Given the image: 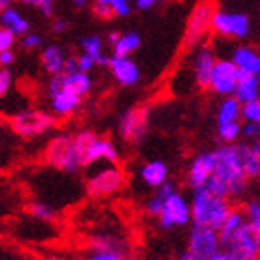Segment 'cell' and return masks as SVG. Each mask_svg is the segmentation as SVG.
Masks as SVG:
<instances>
[{"label":"cell","instance_id":"6da1fadb","mask_svg":"<svg viewBox=\"0 0 260 260\" xmlns=\"http://www.w3.org/2000/svg\"><path fill=\"white\" fill-rule=\"evenodd\" d=\"M214 171L206 180L205 188L214 195L236 199L247 191L251 180L245 177L242 160H240L238 141L236 143H223L214 149Z\"/></svg>","mask_w":260,"mask_h":260},{"label":"cell","instance_id":"7a4b0ae2","mask_svg":"<svg viewBox=\"0 0 260 260\" xmlns=\"http://www.w3.org/2000/svg\"><path fill=\"white\" fill-rule=\"evenodd\" d=\"M231 210H233V205L227 197L214 195L206 188L193 190V195L190 199L191 223L193 225H203V227H210L217 231Z\"/></svg>","mask_w":260,"mask_h":260},{"label":"cell","instance_id":"3957f363","mask_svg":"<svg viewBox=\"0 0 260 260\" xmlns=\"http://www.w3.org/2000/svg\"><path fill=\"white\" fill-rule=\"evenodd\" d=\"M75 149L80 158V166H95L99 162H119V149L110 138L95 134L93 130H80L73 136Z\"/></svg>","mask_w":260,"mask_h":260},{"label":"cell","instance_id":"277c9868","mask_svg":"<svg viewBox=\"0 0 260 260\" xmlns=\"http://www.w3.org/2000/svg\"><path fill=\"white\" fill-rule=\"evenodd\" d=\"M125 171L117 164L104 162V166L89 173L86 180V191L93 199H108L125 188Z\"/></svg>","mask_w":260,"mask_h":260},{"label":"cell","instance_id":"5b68a950","mask_svg":"<svg viewBox=\"0 0 260 260\" xmlns=\"http://www.w3.org/2000/svg\"><path fill=\"white\" fill-rule=\"evenodd\" d=\"M47 93H49L50 114L54 115L56 119L71 117L82 106V97L71 89L63 73L50 76L49 84H47Z\"/></svg>","mask_w":260,"mask_h":260},{"label":"cell","instance_id":"8992f818","mask_svg":"<svg viewBox=\"0 0 260 260\" xmlns=\"http://www.w3.org/2000/svg\"><path fill=\"white\" fill-rule=\"evenodd\" d=\"M45 162L58 171H63V173H76L82 166L78 152L75 149L73 136L60 134L52 138L45 149Z\"/></svg>","mask_w":260,"mask_h":260},{"label":"cell","instance_id":"52a82bcc","mask_svg":"<svg viewBox=\"0 0 260 260\" xmlns=\"http://www.w3.org/2000/svg\"><path fill=\"white\" fill-rule=\"evenodd\" d=\"M11 128L15 134H19L21 138L32 140V138H39V136L47 134L49 130H52L56 126V117L45 110L38 108H26L17 112L11 117Z\"/></svg>","mask_w":260,"mask_h":260},{"label":"cell","instance_id":"ba28073f","mask_svg":"<svg viewBox=\"0 0 260 260\" xmlns=\"http://www.w3.org/2000/svg\"><path fill=\"white\" fill-rule=\"evenodd\" d=\"M156 217H158V225H160L162 231H173V229H180L190 225L191 223L190 199L184 193L177 191V188H175L166 197Z\"/></svg>","mask_w":260,"mask_h":260},{"label":"cell","instance_id":"9c48e42d","mask_svg":"<svg viewBox=\"0 0 260 260\" xmlns=\"http://www.w3.org/2000/svg\"><path fill=\"white\" fill-rule=\"evenodd\" d=\"M212 15H214V6L208 0H203L191 10L188 22H186L184 39H182V49L193 50L197 45L203 43V39L208 36L212 28Z\"/></svg>","mask_w":260,"mask_h":260},{"label":"cell","instance_id":"30bf717a","mask_svg":"<svg viewBox=\"0 0 260 260\" xmlns=\"http://www.w3.org/2000/svg\"><path fill=\"white\" fill-rule=\"evenodd\" d=\"M234 260H258L260 255V229L245 221L231 238L221 245Z\"/></svg>","mask_w":260,"mask_h":260},{"label":"cell","instance_id":"8fae6325","mask_svg":"<svg viewBox=\"0 0 260 260\" xmlns=\"http://www.w3.org/2000/svg\"><path fill=\"white\" fill-rule=\"evenodd\" d=\"M210 28L223 38L245 39L251 34V19L240 11L214 10Z\"/></svg>","mask_w":260,"mask_h":260},{"label":"cell","instance_id":"7c38bea8","mask_svg":"<svg viewBox=\"0 0 260 260\" xmlns=\"http://www.w3.org/2000/svg\"><path fill=\"white\" fill-rule=\"evenodd\" d=\"M149 108L136 106L126 110L119 119V136L126 143H140L149 130Z\"/></svg>","mask_w":260,"mask_h":260},{"label":"cell","instance_id":"4fadbf2b","mask_svg":"<svg viewBox=\"0 0 260 260\" xmlns=\"http://www.w3.org/2000/svg\"><path fill=\"white\" fill-rule=\"evenodd\" d=\"M221 249V242L217 236L216 229L193 225L188 236V253L193 255L197 260H206L212 253Z\"/></svg>","mask_w":260,"mask_h":260},{"label":"cell","instance_id":"5bb4252c","mask_svg":"<svg viewBox=\"0 0 260 260\" xmlns=\"http://www.w3.org/2000/svg\"><path fill=\"white\" fill-rule=\"evenodd\" d=\"M238 78H240V71L233 61L216 60L206 89H212V93H216L219 97H227V95H233Z\"/></svg>","mask_w":260,"mask_h":260},{"label":"cell","instance_id":"9a60e30c","mask_svg":"<svg viewBox=\"0 0 260 260\" xmlns=\"http://www.w3.org/2000/svg\"><path fill=\"white\" fill-rule=\"evenodd\" d=\"M216 52L210 45H197L193 52V60H191V71H193V80L195 84L203 89L208 87L210 80V73L216 63Z\"/></svg>","mask_w":260,"mask_h":260},{"label":"cell","instance_id":"2e32d148","mask_svg":"<svg viewBox=\"0 0 260 260\" xmlns=\"http://www.w3.org/2000/svg\"><path fill=\"white\" fill-rule=\"evenodd\" d=\"M214 151H205L199 152L197 156H193V160L190 162L188 168V175H186V182L191 190L197 188H205L206 180L210 179L212 171H214Z\"/></svg>","mask_w":260,"mask_h":260},{"label":"cell","instance_id":"e0dca14e","mask_svg":"<svg viewBox=\"0 0 260 260\" xmlns=\"http://www.w3.org/2000/svg\"><path fill=\"white\" fill-rule=\"evenodd\" d=\"M108 67L117 84L123 87H132L141 80V71L130 56H110Z\"/></svg>","mask_w":260,"mask_h":260},{"label":"cell","instance_id":"ac0fdd59","mask_svg":"<svg viewBox=\"0 0 260 260\" xmlns=\"http://www.w3.org/2000/svg\"><path fill=\"white\" fill-rule=\"evenodd\" d=\"M140 180L147 188H158L169 180V168L164 160H149L140 168Z\"/></svg>","mask_w":260,"mask_h":260},{"label":"cell","instance_id":"d6986e66","mask_svg":"<svg viewBox=\"0 0 260 260\" xmlns=\"http://www.w3.org/2000/svg\"><path fill=\"white\" fill-rule=\"evenodd\" d=\"M240 160L244 168L245 177L249 180H255L260 177V145L256 141H247V143H238Z\"/></svg>","mask_w":260,"mask_h":260},{"label":"cell","instance_id":"ffe728a7","mask_svg":"<svg viewBox=\"0 0 260 260\" xmlns=\"http://www.w3.org/2000/svg\"><path fill=\"white\" fill-rule=\"evenodd\" d=\"M231 61L244 75H258L260 73V56L249 45H240V47H236L233 50Z\"/></svg>","mask_w":260,"mask_h":260},{"label":"cell","instance_id":"44dd1931","mask_svg":"<svg viewBox=\"0 0 260 260\" xmlns=\"http://www.w3.org/2000/svg\"><path fill=\"white\" fill-rule=\"evenodd\" d=\"M233 95L238 99L240 103H249V101H256L260 97V78L258 75H244L240 73V78L236 82Z\"/></svg>","mask_w":260,"mask_h":260},{"label":"cell","instance_id":"7402d4cb","mask_svg":"<svg viewBox=\"0 0 260 260\" xmlns=\"http://www.w3.org/2000/svg\"><path fill=\"white\" fill-rule=\"evenodd\" d=\"M110 43H112V49H114L115 56H130L132 52L140 49L141 38L138 32H114L110 36Z\"/></svg>","mask_w":260,"mask_h":260},{"label":"cell","instance_id":"603a6c76","mask_svg":"<svg viewBox=\"0 0 260 260\" xmlns=\"http://www.w3.org/2000/svg\"><path fill=\"white\" fill-rule=\"evenodd\" d=\"M0 26L8 28L15 36H22V34H26L30 30V21L17 8L10 6V8L0 11Z\"/></svg>","mask_w":260,"mask_h":260},{"label":"cell","instance_id":"cb8c5ba5","mask_svg":"<svg viewBox=\"0 0 260 260\" xmlns=\"http://www.w3.org/2000/svg\"><path fill=\"white\" fill-rule=\"evenodd\" d=\"M65 60H67V54H65L63 49L58 47V45H49V47H45L43 52H41V65H43V69L47 71L50 76L63 73Z\"/></svg>","mask_w":260,"mask_h":260},{"label":"cell","instance_id":"d4e9b609","mask_svg":"<svg viewBox=\"0 0 260 260\" xmlns=\"http://www.w3.org/2000/svg\"><path fill=\"white\" fill-rule=\"evenodd\" d=\"M82 52H86L87 56H91L97 65H108V56L104 54V39L97 34L86 36L80 39Z\"/></svg>","mask_w":260,"mask_h":260},{"label":"cell","instance_id":"484cf974","mask_svg":"<svg viewBox=\"0 0 260 260\" xmlns=\"http://www.w3.org/2000/svg\"><path fill=\"white\" fill-rule=\"evenodd\" d=\"M244 223H245V216H244V212H242V208H234L233 206V210L229 212V216L225 217V221L221 223V227L217 229V236H219L221 245L225 244Z\"/></svg>","mask_w":260,"mask_h":260},{"label":"cell","instance_id":"4316f807","mask_svg":"<svg viewBox=\"0 0 260 260\" xmlns=\"http://www.w3.org/2000/svg\"><path fill=\"white\" fill-rule=\"evenodd\" d=\"M240 110L242 103L234 95H227L221 99V103L217 106V125L219 123H231V121H240Z\"/></svg>","mask_w":260,"mask_h":260},{"label":"cell","instance_id":"83f0119b","mask_svg":"<svg viewBox=\"0 0 260 260\" xmlns=\"http://www.w3.org/2000/svg\"><path fill=\"white\" fill-rule=\"evenodd\" d=\"M173 190H175V184L171 182V180H168V182H164L162 186L154 188V193H152L145 203L147 214H149L151 217H156L158 212H160V208H162V205H164V201H166V197H168Z\"/></svg>","mask_w":260,"mask_h":260},{"label":"cell","instance_id":"f1b7e54d","mask_svg":"<svg viewBox=\"0 0 260 260\" xmlns=\"http://www.w3.org/2000/svg\"><path fill=\"white\" fill-rule=\"evenodd\" d=\"M89 249H112L128 255V245H126V242L114 236V234H99V236H93L89 240Z\"/></svg>","mask_w":260,"mask_h":260},{"label":"cell","instance_id":"f546056e","mask_svg":"<svg viewBox=\"0 0 260 260\" xmlns=\"http://www.w3.org/2000/svg\"><path fill=\"white\" fill-rule=\"evenodd\" d=\"M63 76H65V80H67V84L71 86V89L78 93L82 99L89 95V91H91V87H93L89 73L75 71V73H63Z\"/></svg>","mask_w":260,"mask_h":260},{"label":"cell","instance_id":"4dcf8cb0","mask_svg":"<svg viewBox=\"0 0 260 260\" xmlns=\"http://www.w3.org/2000/svg\"><path fill=\"white\" fill-rule=\"evenodd\" d=\"M26 210H28V214H30L34 219H38V221L50 223L56 219L54 206L49 205V203H43V201H32V203L28 205Z\"/></svg>","mask_w":260,"mask_h":260},{"label":"cell","instance_id":"1f68e13d","mask_svg":"<svg viewBox=\"0 0 260 260\" xmlns=\"http://www.w3.org/2000/svg\"><path fill=\"white\" fill-rule=\"evenodd\" d=\"M240 121H231V123H219L217 125V138L221 143H236L240 140Z\"/></svg>","mask_w":260,"mask_h":260},{"label":"cell","instance_id":"d6a6232c","mask_svg":"<svg viewBox=\"0 0 260 260\" xmlns=\"http://www.w3.org/2000/svg\"><path fill=\"white\" fill-rule=\"evenodd\" d=\"M80 260H128V255L112 249H91L87 255L82 256Z\"/></svg>","mask_w":260,"mask_h":260},{"label":"cell","instance_id":"836d02e7","mask_svg":"<svg viewBox=\"0 0 260 260\" xmlns=\"http://www.w3.org/2000/svg\"><path fill=\"white\" fill-rule=\"evenodd\" d=\"M95 2L108 6L114 17H128L132 13V0H95Z\"/></svg>","mask_w":260,"mask_h":260},{"label":"cell","instance_id":"e575fe53","mask_svg":"<svg viewBox=\"0 0 260 260\" xmlns=\"http://www.w3.org/2000/svg\"><path fill=\"white\" fill-rule=\"evenodd\" d=\"M242 212H244V216H245V221L249 223V225H253V227L260 229V203H258V199L247 201V203L244 205V208H242Z\"/></svg>","mask_w":260,"mask_h":260},{"label":"cell","instance_id":"d590c367","mask_svg":"<svg viewBox=\"0 0 260 260\" xmlns=\"http://www.w3.org/2000/svg\"><path fill=\"white\" fill-rule=\"evenodd\" d=\"M240 119L249 121V123H260V101H249L242 104L240 110Z\"/></svg>","mask_w":260,"mask_h":260},{"label":"cell","instance_id":"8d00e7d4","mask_svg":"<svg viewBox=\"0 0 260 260\" xmlns=\"http://www.w3.org/2000/svg\"><path fill=\"white\" fill-rule=\"evenodd\" d=\"M21 45H22V49H26V50L41 49V47H43V38H41V34H36L28 30L26 34L21 36Z\"/></svg>","mask_w":260,"mask_h":260},{"label":"cell","instance_id":"74e56055","mask_svg":"<svg viewBox=\"0 0 260 260\" xmlns=\"http://www.w3.org/2000/svg\"><path fill=\"white\" fill-rule=\"evenodd\" d=\"M22 2L24 6H32L36 10H39L43 15L50 17L54 13V6H56V0H19Z\"/></svg>","mask_w":260,"mask_h":260},{"label":"cell","instance_id":"f35d334b","mask_svg":"<svg viewBox=\"0 0 260 260\" xmlns=\"http://www.w3.org/2000/svg\"><path fill=\"white\" fill-rule=\"evenodd\" d=\"M13 86V75L8 67H0V99H4Z\"/></svg>","mask_w":260,"mask_h":260},{"label":"cell","instance_id":"ab89813d","mask_svg":"<svg viewBox=\"0 0 260 260\" xmlns=\"http://www.w3.org/2000/svg\"><path fill=\"white\" fill-rule=\"evenodd\" d=\"M240 136H244L247 141H256L260 136V123H249L245 121L242 128H240Z\"/></svg>","mask_w":260,"mask_h":260},{"label":"cell","instance_id":"60d3db41","mask_svg":"<svg viewBox=\"0 0 260 260\" xmlns=\"http://www.w3.org/2000/svg\"><path fill=\"white\" fill-rule=\"evenodd\" d=\"M15 39H17L15 34H11L8 28L0 26V52L13 49V45H15Z\"/></svg>","mask_w":260,"mask_h":260},{"label":"cell","instance_id":"b9f144b4","mask_svg":"<svg viewBox=\"0 0 260 260\" xmlns=\"http://www.w3.org/2000/svg\"><path fill=\"white\" fill-rule=\"evenodd\" d=\"M76 63H78V71H82V73H89V71H93V67L97 65L91 56H87L86 52H82V54L76 56Z\"/></svg>","mask_w":260,"mask_h":260},{"label":"cell","instance_id":"7bdbcfd3","mask_svg":"<svg viewBox=\"0 0 260 260\" xmlns=\"http://www.w3.org/2000/svg\"><path fill=\"white\" fill-rule=\"evenodd\" d=\"M91 11H93V15L99 17V19H103V21H106V19H112V17H114V13L110 11L108 6L99 4V2H95V4H93Z\"/></svg>","mask_w":260,"mask_h":260},{"label":"cell","instance_id":"ee69618b","mask_svg":"<svg viewBox=\"0 0 260 260\" xmlns=\"http://www.w3.org/2000/svg\"><path fill=\"white\" fill-rule=\"evenodd\" d=\"M160 2H164V0H132V6H136L138 10H152L154 6H158Z\"/></svg>","mask_w":260,"mask_h":260},{"label":"cell","instance_id":"f6af8a7d","mask_svg":"<svg viewBox=\"0 0 260 260\" xmlns=\"http://www.w3.org/2000/svg\"><path fill=\"white\" fill-rule=\"evenodd\" d=\"M13 61H15V52H13V49L0 52V67H10V65H13Z\"/></svg>","mask_w":260,"mask_h":260},{"label":"cell","instance_id":"bcb514c9","mask_svg":"<svg viewBox=\"0 0 260 260\" xmlns=\"http://www.w3.org/2000/svg\"><path fill=\"white\" fill-rule=\"evenodd\" d=\"M206 260H234V258L229 255L227 249H223V247H221V249H217L216 253H212V255L208 256Z\"/></svg>","mask_w":260,"mask_h":260},{"label":"cell","instance_id":"7dc6e473","mask_svg":"<svg viewBox=\"0 0 260 260\" xmlns=\"http://www.w3.org/2000/svg\"><path fill=\"white\" fill-rule=\"evenodd\" d=\"M67 28H69V24H67V21H63V19H56V21L52 22V32L54 34H63Z\"/></svg>","mask_w":260,"mask_h":260},{"label":"cell","instance_id":"c3c4849f","mask_svg":"<svg viewBox=\"0 0 260 260\" xmlns=\"http://www.w3.org/2000/svg\"><path fill=\"white\" fill-rule=\"evenodd\" d=\"M71 2L75 4V8H86L89 4V0H71Z\"/></svg>","mask_w":260,"mask_h":260},{"label":"cell","instance_id":"681fc988","mask_svg":"<svg viewBox=\"0 0 260 260\" xmlns=\"http://www.w3.org/2000/svg\"><path fill=\"white\" fill-rule=\"evenodd\" d=\"M13 2H15V0H0V11L6 10V8H10V6H13Z\"/></svg>","mask_w":260,"mask_h":260},{"label":"cell","instance_id":"f907efd6","mask_svg":"<svg viewBox=\"0 0 260 260\" xmlns=\"http://www.w3.org/2000/svg\"><path fill=\"white\" fill-rule=\"evenodd\" d=\"M179 260H197V258H195L193 255H190V253H188V251H186L184 255H182V256H179Z\"/></svg>","mask_w":260,"mask_h":260},{"label":"cell","instance_id":"816d5d0a","mask_svg":"<svg viewBox=\"0 0 260 260\" xmlns=\"http://www.w3.org/2000/svg\"><path fill=\"white\" fill-rule=\"evenodd\" d=\"M0 260H2V258H0Z\"/></svg>","mask_w":260,"mask_h":260}]
</instances>
